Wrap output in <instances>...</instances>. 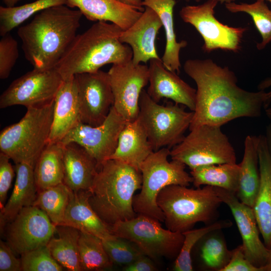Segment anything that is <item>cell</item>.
I'll list each match as a JSON object with an SVG mask.
<instances>
[{
  "mask_svg": "<svg viewBox=\"0 0 271 271\" xmlns=\"http://www.w3.org/2000/svg\"><path fill=\"white\" fill-rule=\"evenodd\" d=\"M265 112L267 117L271 120V106L265 108Z\"/></svg>",
  "mask_w": 271,
  "mask_h": 271,
  "instance_id": "cell-50",
  "label": "cell"
},
{
  "mask_svg": "<svg viewBox=\"0 0 271 271\" xmlns=\"http://www.w3.org/2000/svg\"><path fill=\"white\" fill-rule=\"evenodd\" d=\"M140 171L116 160L108 159L98 167L89 192L92 208L110 228L118 222L137 215L132 205L135 192L141 189Z\"/></svg>",
  "mask_w": 271,
  "mask_h": 271,
  "instance_id": "cell-4",
  "label": "cell"
},
{
  "mask_svg": "<svg viewBox=\"0 0 271 271\" xmlns=\"http://www.w3.org/2000/svg\"><path fill=\"white\" fill-rule=\"evenodd\" d=\"M262 271H271V249H269V253L267 261L265 265L262 267Z\"/></svg>",
  "mask_w": 271,
  "mask_h": 271,
  "instance_id": "cell-48",
  "label": "cell"
},
{
  "mask_svg": "<svg viewBox=\"0 0 271 271\" xmlns=\"http://www.w3.org/2000/svg\"><path fill=\"white\" fill-rule=\"evenodd\" d=\"M154 151L137 118L126 122L119 134L116 148L108 159L121 161L140 171L142 163Z\"/></svg>",
  "mask_w": 271,
  "mask_h": 271,
  "instance_id": "cell-25",
  "label": "cell"
},
{
  "mask_svg": "<svg viewBox=\"0 0 271 271\" xmlns=\"http://www.w3.org/2000/svg\"><path fill=\"white\" fill-rule=\"evenodd\" d=\"M14 251L2 240L0 241V271L22 270L21 258H17Z\"/></svg>",
  "mask_w": 271,
  "mask_h": 271,
  "instance_id": "cell-43",
  "label": "cell"
},
{
  "mask_svg": "<svg viewBox=\"0 0 271 271\" xmlns=\"http://www.w3.org/2000/svg\"><path fill=\"white\" fill-rule=\"evenodd\" d=\"M20 0H3L6 7H12L15 6L16 4Z\"/></svg>",
  "mask_w": 271,
  "mask_h": 271,
  "instance_id": "cell-49",
  "label": "cell"
},
{
  "mask_svg": "<svg viewBox=\"0 0 271 271\" xmlns=\"http://www.w3.org/2000/svg\"><path fill=\"white\" fill-rule=\"evenodd\" d=\"M175 0H143L144 7L154 10L160 17L166 36L165 49L162 57L164 66L169 70L179 74L181 64L180 52L188 44L186 41H177L173 20Z\"/></svg>",
  "mask_w": 271,
  "mask_h": 271,
  "instance_id": "cell-27",
  "label": "cell"
},
{
  "mask_svg": "<svg viewBox=\"0 0 271 271\" xmlns=\"http://www.w3.org/2000/svg\"><path fill=\"white\" fill-rule=\"evenodd\" d=\"M265 136L268 148L271 153V124L266 126Z\"/></svg>",
  "mask_w": 271,
  "mask_h": 271,
  "instance_id": "cell-47",
  "label": "cell"
},
{
  "mask_svg": "<svg viewBox=\"0 0 271 271\" xmlns=\"http://www.w3.org/2000/svg\"><path fill=\"white\" fill-rule=\"evenodd\" d=\"M157 202L167 228L180 233L193 229L198 222L208 225L216 221L222 203L214 187L207 185L196 189L170 185L159 193Z\"/></svg>",
  "mask_w": 271,
  "mask_h": 271,
  "instance_id": "cell-5",
  "label": "cell"
},
{
  "mask_svg": "<svg viewBox=\"0 0 271 271\" xmlns=\"http://www.w3.org/2000/svg\"><path fill=\"white\" fill-rule=\"evenodd\" d=\"M184 1H185L187 2H190V1H191V0H184ZM193 1H195V2H200L201 0H193Z\"/></svg>",
  "mask_w": 271,
  "mask_h": 271,
  "instance_id": "cell-52",
  "label": "cell"
},
{
  "mask_svg": "<svg viewBox=\"0 0 271 271\" xmlns=\"http://www.w3.org/2000/svg\"><path fill=\"white\" fill-rule=\"evenodd\" d=\"M80 122L75 76L64 80L54 99L53 121L48 144L60 142Z\"/></svg>",
  "mask_w": 271,
  "mask_h": 271,
  "instance_id": "cell-21",
  "label": "cell"
},
{
  "mask_svg": "<svg viewBox=\"0 0 271 271\" xmlns=\"http://www.w3.org/2000/svg\"><path fill=\"white\" fill-rule=\"evenodd\" d=\"M83 14L66 5L46 9L17 34L27 61L34 68H55L76 36Z\"/></svg>",
  "mask_w": 271,
  "mask_h": 271,
  "instance_id": "cell-2",
  "label": "cell"
},
{
  "mask_svg": "<svg viewBox=\"0 0 271 271\" xmlns=\"http://www.w3.org/2000/svg\"><path fill=\"white\" fill-rule=\"evenodd\" d=\"M66 5L77 8L90 21L109 22L122 30L131 26L143 12L116 0H67Z\"/></svg>",
  "mask_w": 271,
  "mask_h": 271,
  "instance_id": "cell-23",
  "label": "cell"
},
{
  "mask_svg": "<svg viewBox=\"0 0 271 271\" xmlns=\"http://www.w3.org/2000/svg\"><path fill=\"white\" fill-rule=\"evenodd\" d=\"M74 76L80 121L93 126L101 124L108 116L114 102L108 72L99 70Z\"/></svg>",
  "mask_w": 271,
  "mask_h": 271,
  "instance_id": "cell-16",
  "label": "cell"
},
{
  "mask_svg": "<svg viewBox=\"0 0 271 271\" xmlns=\"http://www.w3.org/2000/svg\"><path fill=\"white\" fill-rule=\"evenodd\" d=\"M67 0H36L20 6L0 7V35H6L35 14L52 7L66 5Z\"/></svg>",
  "mask_w": 271,
  "mask_h": 271,
  "instance_id": "cell-35",
  "label": "cell"
},
{
  "mask_svg": "<svg viewBox=\"0 0 271 271\" xmlns=\"http://www.w3.org/2000/svg\"><path fill=\"white\" fill-rule=\"evenodd\" d=\"M126 122L112 106L102 123L93 126L80 121L58 143L62 146L71 143L80 145L95 159L99 167L114 152Z\"/></svg>",
  "mask_w": 271,
  "mask_h": 271,
  "instance_id": "cell-13",
  "label": "cell"
},
{
  "mask_svg": "<svg viewBox=\"0 0 271 271\" xmlns=\"http://www.w3.org/2000/svg\"><path fill=\"white\" fill-rule=\"evenodd\" d=\"M231 250L230 259L222 271H262L247 258L242 244Z\"/></svg>",
  "mask_w": 271,
  "mask_h": 271,
  "instance_id": "cell-42",
  "label": "cell"
},
{
  "mask_svg": "<svg viewBox=\"0 0 271 271\" xmlns=\"http://www.w3.org/2000/svg\"><path fill=\"white\" fill-rule=\"evenodd\" d=\"M221 0H207L197 6H186L179 15L186 23L193 26L201 36L204 52L215 50L237 53L240 51L244 34L247 27H233L223 24L214 16V9Z\"/></svg>",
  "mask_w": 271,
  "mask_h": 271,
  "instance_id": "cell-11",
  "label": "cell"
},
{
  "mask_svg": "<svg viewBox=\"0 0 271 271\" xmlns=\"http://www.w3.org/2000/svg\"><path fill=\"white\" fill-rule=\"evenodd\" d=\"M224 4L226 9L231 13L243 12L251 16L262 38L261 41L256 45L258 50H262L271 42V10L265 0H256L252 4L232 2Z\"/></svg>",
  "mask_w": 271,
  "mask_h": 271,
  "instance_id": "cell-36",
  "label": "cell"
},
{
  "mask_svg": "<svg viewBox=\"0 0 271 271\" xmlns=\"http://www.w3.org/2000/svg\"><path fill=\"white\" fill-rule=\"evenodd\" d=\"M183 68L197 86L189 130L204 124L221 126L240 117H257L263 107L269 106V92L240 88L228 67H222L211 59H188Z\"/></svg>",
  "mask_w": 271,
  "mask_h": 271,
  "instance_id": "cell-1",
  "label": "cell"
},
{
  "mask_svg": "<svg viewBox=\"0 0 271 271\" xmlns=\"http://www.w3.org/2000/svg\"><path fill=\"white\" fill-rule=\"evenodd\" d=\"M162 27V21L157 13L145 7L140 18L122 31L119 40L131 48L134 64L146 63L152 59H161L157 52L156 40Z\"/></svg>",
  "mask_w": 271,
  "mask_h": 271,
  "instance_id": "cell-19",
  "label": "cell"
},
{
  "mask_svg": "<svg viewBox=\"0 0 271 271\" xmlns=\"http://www.w3.org/2000/svg\"><path fill=\"white\" fill-rule=\"evenodd\" d=\"M62 148L63 183L73 192L89 191L98 170L97 161L77 144L71 143Z\"/></svg>",
  "mask_w": 271,
  "mask_h": 271,
  "instance_id": "cell-22",
  "label": "cell"
},
{
  "mask_svg": "<svg viewBox=\"0 0 271 271\" xmlns=\"http://www.w3.org/2000/svg\"><path fill=\"white\" fill-rule=\"evenodd\" d=\"M170 148L154 151L142 163L140 193L134 196L132 205L137 214H142L164 222L163 212L157 204L159 193L172 185L189 186L193 179L185 170L186 165L177 160L169 161Z\"/></svg>",
  "mask_w": 271,
  "mask_h": 271,
  "instance_id": "cell-7",
  "label": "cell"
},
{
  "mask_svg": "<svg viewBox=\"0 0 271 271\" xmlns=\"http://www.w3.org/2000/svg\"><path fill=\"white\" fill-rule=\"evenodd\" d=\"M88 198V191L72 192L62 225L72 227L102 239L116 236L92 208Z\"/></svg>",
  "mask_w": 271,
  "mask_h": 271,
  "instance_id": "cell-24",
  "label": "cell"
},
{
  "mask_svg": "<svg viewBox=\"0 0 271 271\" xmlns=\"http://www.w3.org/2000/svg\"><path fill=\"white\" fill-rule=\"evenodd\" d=\"M258 136H247L240 167L239 186L236 194L243 203L252 207L260 185L257 152Z\"/></svg>",
  "mask_w": 271,
  "mask_h": 271,
  "instance_id": "cell-28",
  "label": "cell"
},
{
  "mask_svg": "<svg viewBox=\"0 0 271 271\" xmlns=\"http://www.w3.org/2000/svg\"><path fill=\"white\" fill-rule=\"evenodd\" d=\"M193 114V111H187L176 103L160 104L145 89L141 94L138 119L154 151L179 144L189 128Z\"/></svg>",
  "mask_w": 271,
  "mask_h": 271,
  "instance_id": "cell-8",
  "label": "cell"
},
{
  "mask_svg": "<svg viewBox=\"0 0 271 271\" xmlns=\"http://www.w3.org/2000/svg\"><path fill=\"white\" fill-rule=\"evenodd\" d=\"M72 193L62 183L38 191L33 205L42 210L54 225H62Z\"/></svg>",
  "mask_w": 271,
  "mask_h": 271,
  "instance_id": "cell-33",
  "label": "cell"
},
{
  "mask_svg": "<svg viewBox=\"0 0 271 271\" xmlns=\"http://www.w3.org/2000/svg\"><path fill=\"white\" fill-rule=\"evenodd\" d=\"M125 271H155L157 268L151 260V258L143 255L131 263L123 268Z\"/></svg>",
  "mask_w": 271,
  "mask_h": 271,
  "instance_id": "cell-44",
  "label": "cell"
},
{
  "mask_svg": "<svg viewBox=\"0 0 271 271\" xmlns=\"http://www.w3.org/2000/svg\"><path fill=\"white\" fill-rule=\"evenodd\" d=\"M113 95V107L127 121L136 120L139 100L144 88L149 84V67L127 63L113 64L107 72Z\"/></svg>",
  "mask_w": 271,
  "mask_h": 271,
  "instance_id": "cell-14",
  "label": "cell"
},
{
  "mask_svg": "<svg viewBox=\"0 0 271 271\" xmlns=\"http://www.w3.org/2000/svg\"><path fill=\"white\" fill-rule=\"evenodd\" d=\"M122 31L113 23L98 21L77 34L55 67L63 80L97 71L106 64L130 61L131 48L119 40Z\"/></svg>",
  "mask_w": 271,
  "mask_h": 271,
  "instance_id": "cell-3",
  "label": "cell"
},
{
  "mask_svg": "<svg viewBox=\"0 0 271 271\" xmlns=\"http://www.w3.org/2000/svg\"><path fill=\"white\" fill-rule=\"evenodd\" d=\"M214 188L222 203L226 204L231 211L242 238L246 257L262 270L267 261L269 249L260 240V231L252 207L241 202L235 193L218 187Z\"/></svg>",
  "mask_w": 271,
  "mask_h": 271,
  "instance_id": "cell-17",
  "label": "cell"
},
{
  "mask_svg": "<svg viewBox=\"0 0 271 271\" xmlns=\"http://www.w3.org/2000/svg\"><path fill=\"white\" fill-rule=\"evenodd\" d=\"M221 230L212 231L199 240L200 258L208 270L222 271L231 258L232 250L228 249Z\"/></svg>",
  "mask_w": 271,
  "mask_h": 271,
  "instance_id": "cell-32",
  "label": "cell"
},
{
  "mask_svg": "<svg viewBox=\"0 0 271 271\" xmlns=\"http://www.w3.org/2000/svg\"><path fill=\"white\" fill-rule=\"evenodd\" d=\"M271 87V77L263 80L258 84L257 88L259 90H264L265 89ZM271 98V90L269 91Z\"/></svg>",
  "mask_w": 271,
  "mask_h": 271,
  "instance_id": "cell-46",
  "label": "cell"
},
{
  "mask_svg": "<svg viewBox=\"0 0 271 271\" xmlns=\"http://www.w3.org/2000/svg\"><path fill=\"white\" fill-rule=\"evenodd\" d=\"M265 1H267L271 3V0H265Z\"/></svg>",
  "mask_w": 271,
  "mask_h": 271,
  "instance_id": "cell-53",
  "label": "cell"
},
{
  "mask_svg": "<svg viewBox=\"0 0 271 271\" xmlns=\"http://www.w3.org/2000/svg\"><path fill=\"white\" fill-rule=\"evenodd\" d=\"M78 253L81 270H102L113 265L104 249L102 239L92 234L80 231Z\"/></svg>",
  "mask_w": 271,
  "mask_h": 271,
  "instance_id": "cell-34",
  "label": "cell"
},
{
  "mask_svg": "<svg viewBox=\"0 0 271 271\" xmlns=\"http://www.w3.org/2000/svg\"><path fill=\"white\" fill-rule=\"evenodd\" d=\"M128 7L133 8L141 12H143L145 8L143 5V0H116Z\"/></svg>",
  "mask_w": 271,
  "mask_h": 271,
  "instance_id": "cell-45",
  "label": "cell"
},
{
  "mask_svg": "<svg viewBox=\"0 0 271 271\" xmlns=\"http://www.w3.org/2000/svg\"><path fill=\"white\" fill-rule=\"evenodd\" d=\"M38 192L63 183V148L59 143L48 144L34 167Z\"/></svg>",
  "mask_w": 271,
  "mask_h": 271,
  "instance_id": "cell-29",
  "label": "cell"
},
{
  "mask_svg": "<svg viewBox=\"0 0 271 271\" xmlns=\"http://www.w3.org/2000/svg\"><path fill=\"white\" fill-rule=\"evenodd\" d=\"M21 255L23 271L63 270V266L53 257L47 245Z\"/></svg>",
  "mask_w": 271,
  "mask_h": 271,
  "instance_id": "cell-39",
  "label": "cell"
},
{
  "mask_svg": "<svg viewBox=\"0 0 271 271\" xmlns=\"http://www.w3.org/2000/svg\"><path fill=\"white\" fill-rule=\"evenodd\" d=\"M239 173V165L235 163L200 166L191 170L190 174L196 188L207 185L236 193Z\"/></svg>",
  "mask_w": 271,
  "mask_h": 271,
  "instance_id": "cell-30",
  "label": "cell"
},
{
  "mask_svg": "<svg viewBox=\"0 0 271 271\" xmlns=\"http://www.w3.org/2000/svg\"><path fill=\"white\" fill-rule=\"evenodd\" d=\"M0 40V78L7 79L19 56L18 43L10 33Z\"/></svg>",
  "mask_w": 271,
  "mask_h": 271,
  "instance_id": "cell-40",
  "label": "cell"
},
{
  "mask_svg": "<svg viewBox=\"0 0 271 271\" xmlns=\"http://www.w3.org/2000/svg\"><path fill=\"white\" fill-rule=\"evenodd\" d=\"M232 223L229 220L216 221L206 226L192 229L182 233L184 239L180 251L175 259L173 270L175 271H192L193 269L191 252L198 241L206 234L218 229L230 227Z\"/></svg>",
  "mask_w": 271,
  "mask_h": 271,
  "instance_id": "cell-37",
  "label": "cell"
},
{
  "mask_svg": "<svg viewBox=\"0 0 271 271\" xmlns=\"http://www.w3.org/2000/svg\"><path fill=\"white\" fill-rule=\"evenodd\" d=\"M170 157L190 170L202 166L236 163L233 147L221 126L208 124L190 129L189 134L170 150Z\"/></svg>",
  "mask_w": 271,
  "mask_h": 271,
  "instance_id": "cell-9",
  "label": "cell"
},
{
  "mask_svg": "<svg viewBox=\"0 0 271 271\" xmlns=\"http://www.w3.org/2000/svg\"><path fill=\"white\" fill-rule=\"evenodd\" d=\"M58 237L51 238L47 246L53 257L70 271H81L78 253L80 231L72 227L56 226Z\"/></svg>",
  "mask_w": 271,
  "mask_h": 271,
  "instance_id": "cell-31",
  "label": "cell"
},
{
  "mask_svg": "<svg viewBox=\"0 0 271 271\" xmlns=\"http://www.w3.org/2000/svg\"><path fill=\"white\" fill-rule=\"evenodd\" d=\"M6 226L8 244L15 253L22 255L46 245L57 226L42 210L33 205L23 208Z\"/></svg>",
  "mask_w": 271,
  "mask_h": 271,
  "instance_id": "cell-15",
  "label": "cell"
},
{
  "mask_svg": "<svg viewBox=\"0 0 271 271\" xmlns=\"http://www.w3.org/2000/svg\"><path fill=\"white\" fill-rule=\"evenodd\" d=\"M104 249L112 263L126 266L144 255L132 242L115 236L102 239Z\"/></svg>",
  "mask_w": 271,
  "mask_h": 271,
  "instance_id": "cell-38",
  "label": "cell"
},
{
  "mask_svg": "<svg viewBox=\"0 0 271 271\" xmlns=\"http://www.w3.org/2000/svg\"><path fill=\"white\" fill-rule=\"evenodd\" d=\"M55 68H34L14 80L0 96V108L20 105L27 108L53 101L63 82Z\"/></svg>",
  "mask_w": 271,
  "mask_h": 271,
  "instance_id": "cell-12",
  "label": "cell"
},
{
  "mask_svg": "<svg viewBox=\"0 0 271 271\" xmlns=\"http://www.w3.org/2000/svg\"><path fill=\"white\" fill-rule=\"evenodd\" d=\"M11 159L0 152V206H4L9 189L11 187L15 169L10 162Z\"/></svg>",
  "mask_w": 271,
  "mask_h": 271,
  "instance_id": "cell-41",
  "label": "cell"
},
{
  "mask_svg": "<svg viewBox=\"0 0 271 271\" xmlns=\"http://www.w3.org/2000/svg\"><path fill=\"white\" fill-rule=\"evenodd\" d=\"M147 93L157 102L164 98L172 100L194 111L196 89L181 79L177 73L168 70L161 59L150 60Z\"/></svg>",
  "mask_w": 271,
  "mask_h": 271,
  "instance_id": "cell-18",
  "label": "cell"
},
{
  "mask_svg": "<svg viewBox=\"0 0 271 271\" xmlns=\"http://www.w3.org/2000/svg\"><path fill=\"white\" fill-rule=\"evenodd\" d=\"M34 166L27 163L16 164V178L12 194L1 209V232L24 208L33 206L38 189L34 174Z\"/></svg>",
  "mask_w": 271,
  "mask_h": 271,
  "instance_id": "cell-26",
  "label": "cell"
},
{
  "mask_svg": "<svg viewBox=\"0 0 271 271\" xmlns=\"http://www.w3.org/2000/svg\"><path fill=\"white\" fill-rule=\"evenodd\" d=\"M54 100L46 105L27 108L18 122L4 128L0 133V150L15 164L35 166L47 145L51 131Z\"/></svg>",
  "mask_w": 271,
  "mask_h": 271,
  "instance_id": "cell-6",
  "label": "cell"
},
{
  "mask_svg": "<svg viewBox=\"0 0 271 271\" xmlns=\"http://www.w3.org/2000/svg\"><path fill=\"white\" fill-rule=\"evenodd\" d=\"M159 220L142 214L119 221L110 227L114 235L134 243L145 255L153 259H176L184 236L162 227Z\"/></svg>",
  "mask_w": 271,
  "mask_h": 271,
  "instance_id": "cell-10",
  "label": "cell"
},
{
  "mask_svg": "<svg viewBox=\"0 0 271 271\" xmlns=\"http://www.w3.org/2000/svg\"><path fill=\"white\" fill-rule=\"evenodd\" d=\"M234 0H221V3H230L232 2H234Z\"/></svg>",
  "mask_w": 271,
  "mask_h": 271,
  "instance_id": "cell-51",
  "label": "cell"
},
{
  "mask_svg": "<svg viewBox=\"0 0 271 271\" xmlns=\"http://www.w3.org/2000/svg\"><path fill=\"white\" fill-rule=\"evenodd\" d=\"M260 185L252 207L266 247L271 249V153L265 136H258Z\"/></svg>",
  "mask_w": 271,
  "mask_h": 271,
  "instance_id": "cell-20",
  "label": "cell"
}]
</instances>
